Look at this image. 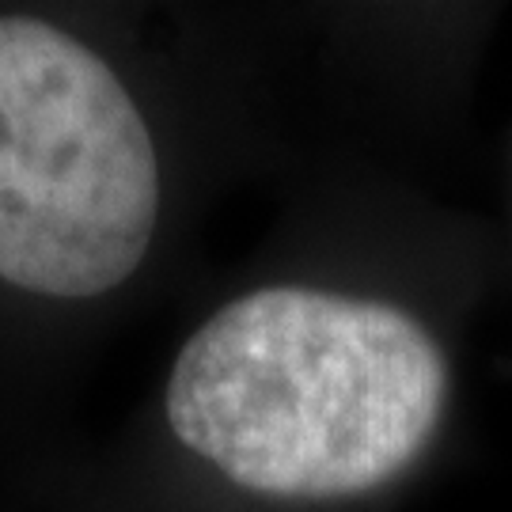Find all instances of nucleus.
Returning a JSON list of instances; mask_svg holds the SVG:
<instances>
[{"label":"nucleus","mask_w":512,"mask_h":512,"mask_svg":"<svg viewBox=\"0 0 512 512\" xmlns=\"http://www.w3.org/2000/svg\"><path fill=\"white\" fill-rule=\"evenodd\" d=\"M452 387L444 334L410 304L270 285L186 338L164 418L243 494L349 501L395 486L437 448Z\"/></svg>","instance_id":"f257e3e1"},{"label":"nucleus","mask_w":512,"mask_h":512,"mask_svg":"<svg viewBox=\"0 0 512 512\" xmlns=\"http://www.w3.org/2000/svg\"><path fill=\"white\" fill-rule=\"evenodd\" d=\"M160 224V156L88 42L0 16V281L92 300L137 274Z\"/></svg>","instance_id":"f03ea898"}]
</instances>
